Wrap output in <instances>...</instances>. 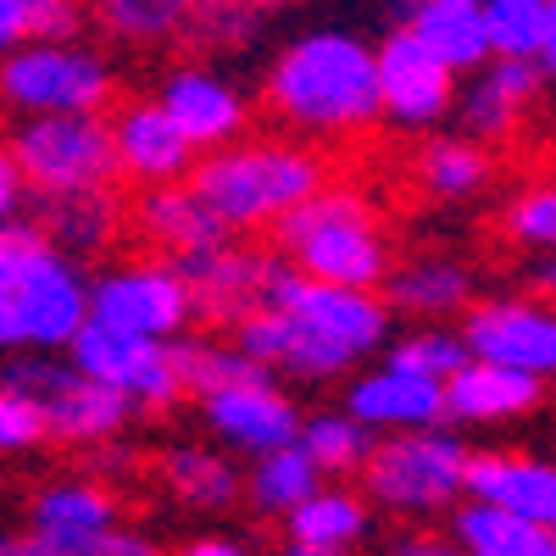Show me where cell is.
<instances>
[{
	"instance_id": "obj_5",
	"label": "cell",
	"mask_w": 556,
	"mask_h": 556,
	"mask_svg": "<svg viewBox=\"0 0 556 556\" xmlns=\"http://www.w3.org/2000/svg\"><path fill=\"white\" fill-rule=\"evenodd\" d=\"M0 384L17 390L23 401H34L39 429L51 434V440L84 445V451L112 445V440L128 429V412H134V401H128L123 390L78 374L73 362H51L45 351L17 356L7 374H0Z\"/></svg>"
},
{
	"instance_id": "obj_41",
	"label": "cell",
	"mask_w": 556,
	"mask_h": 556,
	"mask_svg": "<svg viewBox=\"0 0 556 556\" xmlns=\"http://www.w3.org/2000/svg\"><path fill=\"white\" fill-rule=\"evenodd\" d=\"M17 212H23V173H17L12 151L0 146V223L17 217Z\"/></svg>"
},
{
	"instance_id": "obj_8",
	"label": "cell",
	"mask_w": 556,
	"mask_h": 556,
	"mask_svg": "<svg viewBox=\"0 0 556 556\" xmlns=\"http://www.w3.org/2000/svg\"><path fill=\"white\" fill-rule=\"evenodd\" d=\"M7 151H12V162L23 173V190H39V195L96 190V184L117 178L112 128H106L101 112H39V117H23Z\"/></svg>"
},
{
	"instance_id": "obj_36",
	"label": "cell",
	"mask_w": 556,
	"mask_h": 556,
	"mask_svg": "<svg viewBox=\"0 0 556 556\" xmlns=\"http://www.w3.org/2000/svg\"><path fill=\"white\" fill-rule=\"evenodd\" d=\"M84 0H0V56L23 39H78Z\"/></svg>"
},
{
	"instance_id": "obj_16",
	"label": "cell",
	"mask_w": 556,
	"mask_h": 556,
	"mask_svg": "<svg viewBox=\"0 0 556 556\" xmlns=\"http://www.w3.org/2000/svg\"><path fill=\"white\" fill-rule=\"evenodd\" d=\"M540 89H545V73L529 67V62H506V56H490L473 67L468 84H456V117L468 128V139H506L518 134L523 117L540 106Z\"/></svg>"
},
{
	"instance_id": "obj_47",
	"label": "cell",
	"mask_w": 556,
	"mask_h": 556,
	"mask_svg": "<svg viewBox=\"0 0 556 556\" xmlns=\"http://www.w3.org/2000/svg\"><path fill=\"white\" fill-rule=\"evenodd\" d=\"M462 7H479V0H462Z\"/></svg>"
},
{
	"instance_id": "obj_32",
	"label": "cell",
	"mask_w": 556,
	"mask_h": 556,
	"mask_svg": "<svg viewBox=\"0 0 556 556\" xmlns=\"http://www.w3.org/2000/svg\"><path fill=\"white\" fill-rule=\"evenodd\" d=\"M167 351H173V374H178V384H184V390H195V395H206V390H217V384H262V379H273L267 367H262L256 356H245L240 345L167 340Z\"/></svg>"
},
{
	"instance_id": "obj_19",
	"label": "cell",
	"mask_w": 556,
	"mask_h": 556,
	"mask_svg": "<svg viewBox=\"0 0 556 556\" xmlns=\"http://www.w3.org/2000/svg\"><path fill=\"white\" fill-rule=\"evenodd\" d=\"M462 495L484 501V506H501V513L529 518V523H556V473L540 456H518V451L468 456V468H462Z\"/></svg>"
},
{
	"instance_id": "obj_45",
	"label": "cell",
	"mask_w": 556,
	"mask_h": 556,
	"mask_svg": "<svg viewBox=\"0 0 556 556\" xmlns=\"http://www.w3.org/2000/svg\"><path fill=\"white\" fill-rule=\"evenodd\" d=\"M245 7H256V12H273V7H295V0H245Z\"/></svg>"
},
{
	"instance_id": "obj_17",
	"label": "cell",
	"mask_w": 556,
	"mask_h": 556,
	"mask_svg": "<svg viewBox=\"0 0 556 556\" xmlns=\"http://www.w3.org/2000/svg\"><path fill=\"white\" fill-rule=\"evenodd\" d=\"M201 412H206L217 440H228L235 451H251V456L290 445L295 429H301L295 401L273 379H262V384H217V390L201 395Z\"/></svg>"
},
{
	"instance_id": "obj_31",
	"label": "cell",
	"mask_w": 556,
	"mask_h": 556,
	"mask_svg": "<svg viewBox=\"0 0 556 556\" xmlns=\"http://www.w3.org/2000/svg\"><path fill=\"white\" fill-rule=\"evenodd\" d=\"M162 479L167 490L184 501V506H201V513H223L245 495V479L228 456L217 451H201V445H178L162 456Z\"/></svg>"
},
{
	"instance_id": "obj_35",
	"label": "cell",
	"mask_w": 556,
	"mask_h": 556,
	"mask_svg": "<svg viewBox=\"0 0 556 556\" xmlns=\"http://www.w3.org/2000/svg\"><path fill=\"white\" fill-rule=\"evenodd\" d=\"M317 468H312V456L290 440V445H278V451H262L256 456V468L245 473V495L262 506V513H290L295 501H306L317 490Z\"/></svg>"
},
{
	"instance_id": "obj_33",
	"label": "cell",
	"mask_w": 556,
	"mask_h": 556,
	"mask_svg": "<svg viewBox=\"0 0 556 556\" xmlns=\"http://www.w3.org/2000/svg\"><path fill=\"white\" fill-rule=\"evenodd\" d=\"M417 178L424 190L440 195V201H462L490 184V151L484 139H429L417 151Z\"/></svg>"
},
{
	"instance_id": "obj_2",
	"label": "cell",
	"mask_w": 556,
	"mask_h": 556,
	"mask_svg": "<svg viewBox=\"0 0 556 556\" xmlns=\"http://www.w3.org/2000/svg\"><path fill=\"white\" fill-rule=\"evenodd\" d=\"M329 184V162L295 139H228L190 167V190L235 228H273L295 201Z\"/></svg>"
},
{
	"instance_id": "obj_12",
	"label": "cell",
	"mask_w": 556,
	"mask_h": 556,
	"mask_svg": "<svg viewBox=\"0 0 556 556\" xmlns=\"http://www.w3.org/2000/svg\"><path fill=\"white\" fill-rule=\"evenodd\" d=\"M462 345L473 362H495V367H518V374L545 379L556 367V317L545 301H484L468 306L462 323Z\"/></svg>"
},
{
	"instance_id": "obj_42",
	"label": "cell",
	"mask_w": 556,
	"mask_h": 556,
	"mask_svg": "<svg viewBox=\"0 0 556 556\" xmlns=\"http://www.w3.org/2000/svg\"><path fill=\"white\" fill-rule=\"evenodd\" d=\"M390 556H462L456 540H440V534H401L390 545Z\"/></svg>"
},
{
	"instance_id": "obj_30",
	"label": "cell",
	"mask_w": 556,
	"mask_h": 556,
	"mask_svg": "<svg viewBox=\"0 0 556 556\" xmlns=\"http://www.w3.org/2000/svg\"><path fill=\"white\" fill-rule=\"evenodd\" d=\"M290 545H306V551H345L367 534V501L351 495V490H312L306 501L290 506Z\"/></svg>"
},
{
	"instance_id": "obj_14",
	"label": "cell",
	"mask_w": 556,
	"mask_h": 556,
	"mask_svg": "<svg viewBox=\"0 0 556 556\" xmlns=\"http://www.w3.org/2000/svg\"><path fill=\"white\" fill-rule=\"evenodd\" d=\"M156 106L178 123V134L190 139L195 151H217L228 139L245 134V96L223 73H212L206 62H184L162 78V96Z\"/></svg>"
},
{
	"instance_id": "obj_43",
	"label": "cell",
	"mask_w": 556,
	"mask_h": 556,
	"mask_svg": "<svg viewBox=\"0 0 556 556\" xmlns=\"http://www.w3.org/2000/svg\"><path fill=\"white\" fill-rule=\"evenodd\" d=\"M0 556H62V551L39 545L34 534H28V540H17V534H0Z\"/></svg>"
},
{
	"instance_id": "obj_34",
	"label": "cell",
	"mask_w": 556,
	"mask_h": 556,
	"mask_svg": "<svg viewBox=\"0 0 556 556\" xmlns=\"http://www.w3.org/2000/svg\"><path fill=\"white\" fill-rule=\"evenodd\" d=\"M295 445L312 456L317 473H356L367 451H374V429L356 424L351 412H317V417H301Z\"/></svg>"
},
{
	"instance_id": "obj_15",
	"label": "cell",
	"mask_w": 556,
	"mask_h": 556,
	"mask_svg": "<svg viewBox=\"0 0 556 556\" xmlns=\"http://www.w3.org/2000/svg\"><path fill=\"white\" fill-rule=\"evenodd\" d=\"M173 267L184 278V290H190V317H201V323L235 329L240 317H251L262 306V256L245 251L240 240L178 256Z\"/></svg>"
},
{
	"instance_id": "obj_21",
	"label": "cell",
	"mask_w": 556,
	"mask_h": 556,
	"mask_svg": "<svg viewBox=\"0 0 556 556\" xmlns=\"http://www.w3.org/2000/svg\"><path fill=\"white\" fill-rule=\"evenodd\" d=\"M212 0H84V17L128 51H184Z\"/></svg>"
},
{
	"instance_id": "obj_44",
	"label": "cell",
	"mask_w": 556,
	"mask_h": 556,
	"mask_svg": "<svg viewBox=\"0 0 556 556\" xmlns=\"http://www.w3.org/2000/svg\"><path fill=\"white\" fill-rule=\"evenodd\" d=\"M184 556H245V551H240L235 540H195Z\"/></svg>"
},
{
	"instance_id": "obj_10",
	"label": "cell",
	"mask_w": 556,
	"mask_h": 556,
	"mask_svg": "<svg viewBox=\"0 0 556 556\" xmlns=\"http://www.w3.org/2000/svg\"><path fill=\"white\" fill-rule=\"evenodd\" d=\"M374 89L379 117H390L395 128H434L456 106V73L406 23L374 51Z\"/></svg>"
},
{
	"instance_id": "obj_39",
	"label": "cell",
	"mask_w": 556,
	"mask_h": 556,
	"mask_svg": "<svg viewBox=\"0 0 556 556\" xmlns=\"http://www.w3.org/2000/svg\"><path fill=\"white\" fill-rule=\"evenodd\" d=\"M39 440H45V429H39L34 401H23L17 390L0 384V456H7V451H28Z\"/></svg>"
},
{
	"instance_id": "obj_24",
	"label": "cell",
	"mask_w": 556,
	"mask_h": 556,
	"mask_svg": "<svg viewBox=\"0 0 556 556\" xmlns=\"http://www.w3.org/2000/svg\"><path fill=\"white\" fill-rule=\"evenodd\" d=\"M345 412L367 429H434L445 417V395L434 379H412V374H395V367H379L351 384L345 395Z\"/></svg>"
},
{
	"instance_id": "obj_13",
	"label": "cell",
	"mask_w": 556,
	"mask_h": 556,
	"mask_svg": "<svg viewBox=\"0 0 556 556\" xmlns=\"http://www.w3.org/2000/svg\"><path fill=\"white\" fill-rule=\"evenodd\" d=\"M0 290H12V301H17L23 351H62L73 340V329L89 317V285L56 245L39 262H28L17 278H7Z\"/></svg>"
},
{
	"instance_id": "obj_9",
	"label": "cell",
	"mask_w": 556,
	"mask_h": 556,
	"mask_svg": "<svg viewBox=\"0 0 556 556\" xmlns=\"http://www.w3.org/2000/svg\"><path fill=\"white\" fill-rule=\"evenodd\" d=\"M62 351H67V362L78 367V374L123 390L134 406H173V401L184 395V384H178V374H173L167 340L128 334V329H112V323L84 317Z\"/></svg>"
},
{
	"instance_id": "obj_40",
	"label": "cell",
	"mask_w": 556,
	"mask_h": 556,
	"mask_svg": "<svg viewBox=\"0 0 556 556\" xmlns=\"http://www.w3.org/2000/svg\"><path fill=\"white\" fill-rule=\"evenodd\" d=\"M67 556H162V545L156 540H146V534H128V529H101V534H89V540H78Z\"/></svg>"
},
{
	"instance_id": "obj_18",
	"label": "cell",
	"mask_w": 556,
	"mask_h": 556,
	"mask_svg": "<svg viewBox=\"0 0 556 556\" xmlns=\"http://www.w3.org/2000/svg\"><path fill=\"white\" fill-rule=\"evenodd\" d=\"M112 128V156H117V173L134 178V184H178L190 178L195 167V146L178 134V123L156 106V101H134L117 112Z\"/></svg>"
},
{
	"instance_id": "obj_7",
	"label": "cell",
	"mask_w": 556,
	"mask_h": 556,
	"mask_svg": "<svg viewBox=\"0 0 556 556\" xmlns=\"http://www.w3.org/2000/svg\"><path fill=\"white\" fill-rule=\"evenodd\" d=\"M468 451L456 434L440 429H395L362 462V490L384 513H451L462 495Z\"/></svg>"
},
{
	"instance_id": "obj_23",
	"label": "cell",
	"mask_w": 556,
	"mask_h": 556,
	"mask_svg": "<svg viewBox=\"0 0 556 556\" xmlns=\"http://www.w3.org/2000/svg\"><path fill=\"white\" fill-rule=\"evenodd\" d=\"M123 223H128V212L112 195V184H96V190H67V195H39V217H34V228L62 256L67 251H78V256L106 251L123 235Z\"/></svg>"
},
{
	"instance_id": "obj_22",
	"label": "cell",
	"mask_w": 556,
	"mask_h": 556,
	"mask_svg": "<svg viewBox=\"0 0 556 556\" xmlns=\"http://www.w3.org/2000/svg\"><path fill=\"white\" fill-rule=\"evenodd\" d=\"M440 395H445V417H456V424H506V417H523V412L540 406L545 379L468 356V362H462L456 374L440 384Z\"/></svg>"
},
{
	"instance_id": "obj_20",
	"label": "cell",
	"mask_w": 556,
	"mask_h": 556,
	"mask_svg": "<svg viewBox=\"0 0 556 556\" xmlns=\"http://www.w3.org/2000/svg\"><path fill=\"white\" fill-rule=\"evenodd\" d=\"M134 223H139V235H146L156 251H167L173 262L235 240V228H228L184 178L178 184H151L134 206Z\"/></svg>"
},
{
	"instance_id": "obj_3",
	"label": "cell",
	"mask_w": 556,
	"mask_h": 556,
	"mask_svg": "<svg viewBox=\"0 0 556 556\" xmlns=\"http://www.w3.org/2000/svg\"><path fill=\"white\" fill-rule=\"evenodd\" d=\"M278 235V256H290L306 278L317 285H340V290H374L390 273V245L379 235L374 212L356 190H312L306 201H295L285 217L273 223Z\"/></svg>"
},
{
	"instance_id": "obj_28",
	"label": "cell",
	"mask_w": 556,
	"mask_h": 556,
	"mask_svg": "<svg viewBox=\"0 0 556 556\" xmlns=\"http://www.w3.org/2000/svg\"><path fill=\"white\" fill-rule=\"evenodd\" d=\"M451 540H456L462 556H556V534H551V523L513 518V513H501V506H484V501L456 506Z\"/></svg>"
},
{
	"instance_id": "obj_11",
	"label": "cell",
	"mask_w": 556,
	"mask_h": 556,
	"mask_svg": "<svg viewBox=\"0 0 556 556\" xmlns=\"http://www.w3.org/2000/svg\"><path fill=\"white\" fill-rule=\"evenodd\" d=\"M89 317L112 323L128 334L151 340H178L190 323V290L173 262H139V267H112L89 285Z\"/></svg>"
},
{
	"instance_id": "obj_27",
	"label": "cell",
	"mask_w": 556,
	"mask_h": 556,
	"mask_svg": "<svg viewBox=\"0 0 556 556\" xmlns=\"http://www.w3.org/2000/svg\"><path fill=\"white\" fill-rule=\"evenodd\" d=\"M406 28L424 39L456 78L473 73L479 62H490V39H484L479 7H462V0H412Z\"/></svg>"
},
{
	"instance_id": "obj_1",
	"label": "cell",
	"mask_w": 556,
	"mask_h": 556,
	"mask_svg": "<svg viewBox=\"0 0 556 556\" xmlns=\"http://www.w3.org/2000/svg\"><path fill=\"white\" fill-rule=\"evenodd\" d=\"M267 106L306 134H351L379 123L374 45L340 28L301 34L267 67Z\"/></svg>"
},
{
	"instance_id": "obj_25",
	"label": "cell",
	"mask_w": 556,
	"mask_h": 556,
	"mask_svg": "<svg viewBox=\"0 0 556 556\" xmlns=\"http://www.w3.org/2000/svg\"><path fill=\"white\" fill-rule=\"evenodd\" d=\"M117 523V501L112 490H101L96 479H67V484H51V490H39L34 506H28V529L39 545H51V551H73L78 540L89 534H101Z\"/></svg>"
},
{
	"instance_id": "obj_6",
	"label": "cell",
	"mask_w": 556,
	"mask_h": 556,
	"mask_svg": "<svg viewBox=\"0 0 556 556\" xmlns=\"http://www.w3.org/2000/svg\"><path fill=\"white\" fill-rule=\"evenodd\" d=\"M117 89L112 62L78 39H23L0 56V101L12 112H106Z\"/></svg>"
},
{
	"instance_id": "obj_29",
	"label": "cell",
	"mask_w": 556,
	"mask_h": 556,
	"mask_svg": "<svg viewBox=\"0 0 556 556\" xmlns=\"http://www.w3.org/2000/svg\"><path fill=\"white\" fill-rule=\"evenodd\" d=\"M384 285H390V306L412 317H445L473 301V273L451 256H417L401 273H384Z\"/></svg>"
},
{
	"instance_id": "obj_26",
	"label": "cell",
	"mask_w": 556,
	"mask_h": 556,
	"mask_svg": "<svg viewBox=\"0 0 556 556\" xmlns=\"http://www.w3.org/2000/svg\"><path fill=\"white\" fill-rule=\"evenodd\" d=\"M490 56L529 62L551 78L556 67V0H479Z\"/></svg>"
},
{
	"instance_id": "obj_38",
	"label": "cell",
	"mask_w": 556,
	"mask_h": 556,
	"mask_svg": "<svg viewBox=\"0 0 556 556\" xmlns=\"http://www.w3.org/2000/svg\"><path fill=\"white\" fill-rule=\"evenodd\" d=\"M506 235L518 245L551 251V240H556V190L551 184H529V190L513 195V206H506Z\"/></svg>"
},
{
	"instance_id": "obj_4",
	"label": "cell",
	"mask_w": 556,
	"mask_h": 556,
	"mask_svg": "<svg viewBox=\"0 0 556 556\" xmlns=\"http://www.w3.org/2000/svg\"><path fill=\"white\" fill-rule=\"evenodd\" d=\"M262 306L295 317L301 329L334 351L345 367L367 351H379L390 334V306L374 290H340V285H317L306 278L290 256H262Z\"/></svg>"
},
{
	"instance_id": "obj_37",
	"label": "cell",
	"mask_w": 556,
	"mask_h": 556,
	"mask_svg": "<svg viewBox=\"0 0 556 556\" xmlns=\"http://www.w3.org/2000/svg\"><path fill=\"white\" fill-rule=\"evenodd\" d=\"M462 362H468V345H462V334H456V329H440V323H434V329H417V334L395 340V351H390L384 367H395V374H412V379L445 384Z\"/></svg>"
},
{
	"instance_id": "obj_46",
	"label": "cell",
	"mask_w": 556,
	"mask_h": 556,
	"mask_svg": "<svg viewBox=\"0 0 556 556\" xmlns=\"http://www.w3.org/2000/svg\"><path fill=\"white\" fill-rule=\"evenodd\" d=\"M290 556H334V551H306V545H290Z\"/></svg>"
}]
</instances>
